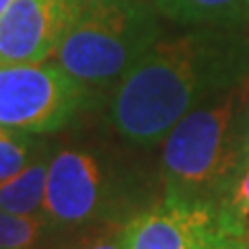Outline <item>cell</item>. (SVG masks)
<instances>
[{"instance_id":"obj_1","label":"cell","mask_w":249,"mask_h":249,"mask_svg":"<svg viewBox=\"0 0 249 249\" xmlns=\"http://www.w3.org/2000/svg\"><path fill=\"white\" fill-rule=\"evenodd\" d=\"M247 75L249 40L241 27H193L158 40L121 77L108 119L124 142L150 147L189 110L243 85Z\"/></svg>"},{"instance_id":"obj_2","label":"cell","mask_w":249,"mask_h":249,"mask_svg":"<svg viewBox=\"0 0 249 249\" xmlns=\"http://www.w3.org/2000/svg\"><path fill=\"white\" fill-rule=\"evenodd\" d=\"M249 156L247 81L206 100L164 139V193L218 204Z\"/></svg>"},{"instance_id":"obj_3","label":"cell","mask_w":249,"mask_h":249,"mask_svg":"<svg viewBox=\"0 0 249 249\" xmlns=\"http://www.w3.org/2000/svg\"><path fill=\"white\" fill-rule=\"evenodd\" d=\"M158 11L147 0H83L54 60L88 88L119 83L160 40Z\"/></svg>"},{"instance_id":"obj_4","label":"cell","mask_w":249,"mask_h":249,"mask_svg":"<svg viewBox=\"0 0 249 249\" xmlns=\"http://www.w3.org/2000/svg\"><path fill=\"white\" fill-rule=\"evenodd\" d=\"M89 102V88L56 60L0 62V127L54 133L71 124Z\"/></svg>"},{"instance_id":"obj_5","label":"cell","mask_w":249,"mask_h":249,"mask_svg":"<svg viewBox=\"0 0 249 249\" xmlns=\"http://www.w3.org/2000/svg\"><path fill=\"white\" fill-rule=\"evenodd\" d=\"M123 193L124 187L96 154L69 147L50 158L44 214L56 229L116 222Z\"/></svg>"},{"instance_id":"obj_6","label":"cell","mask_w":249,"mask_h":249,"mask_svg":"<svg viewBox=\"0 0 249 249\" xmlns=\"http://www.w3.org/2000/svg\"><path fill=\"white\" fill-rule=\"evenodd\" d=\"M124 249H227L214 204L164 193L123 224Z\"/></svg>"},{"instance_id":"obj_7","label":"cell","mask_w":249,"mask_h":249,"mask_svg":"<svg viewBox=\"0 0 249 249\" xmlns=\"http://www.w3.org/2000/svg\"><path fill=\"white\" fill-rule=\"evenodd\" d=\"M83 0H15L0 19V62H44L58 50Z\"/></svg>"},{"instance_id":"obj_8","label":"cell","mask_w":249,"mask_h":249,"mask_svg":"<svg viewBox=\"0 0 249 249\" xmlns=\"http://www.w3.org/2000/svg\"><path fill=\"white\" fill-rule=\"evenodd\" d=\"M156 11L189 27H241L247 0H147Z\"/></svg>"},{"instance_id":"obj_9","label":"cell","mask_w":249,"mask_h":249,"mask_svg":"<svg viewBox=\"0 0 249 249\" xmlns=\"http://www.w3.org/2000/svg\"><path fill=\"white\" fill-rule=\"evenodd\" d=\"M50 158L46 152L17 175L0 181V208L13 214H44Z\"/></svg>"},{"instance_id":"obj_10","label":"cell","mask_w":249,"mask_h":249,"mask_svg":"<svg viewBox=\"0 0 249 249\" xmlns=\"http://www.w3.org/2000/svg\"><path fill=\"white\" fill-rule=\"evenodd\" d=\"M224 235L249 243V156L216 204Z\"/></svg>"},{"instance_id":"obj_11","label":"cell","mask_w":249,"mask_h":249,"mask_svg":"<svg viewBox=\"0 0 249 249\" xmlns=\"http://www.w3.org/2000/svg\"><path fill=\"white\" fill-rule=\"evenodd\" d=\"M56 229L46 214H13L0 208V249H37Z\"/></svg>"},{"instance_id":"obj_12","label":"cell","mask_w":249,"mask_h":249,"mask_svg":"<svg viewBox=\"0 0 249 249\" xmlns=\"http://www.w3.org/2000/svg\"><path fill=\"white\" fill-rule=\"evenodd\" d=\"M46 152L48 143L36 137V133L0 127V181L17 175Z\"/></svg>"},{"instance_id":"obj_13","label":"cell","mask_w":249,"mask_h":249,"mask_svg":"<svg viewBox=\"0 0 249 249\" xmlns=\"http://www.w3.org/2000/svg\"><path fill=\"white\" fill-rule=\"evenodd\" d=\"M123 224L124 222H108L102 231H98L93 237L79 241L73 249H124Z\"/></svg>"},{"instance_id":"obj_14","label":"cell","mask_w":249,"mask_h":249,"mask_svg":"<svg viewBox=\"0 0 249 249\" xmlns=\"http://www.w3.org/2000/svg\"><path fill=\"white\" fill-rule=\"evenodd\" d=\"M15 2V0H0V19H2V15L9 11V6Z\"/></svg>"},{"instance_id":"obj_15","label":"cell","mask_w":249,"mask_h":249,"mask_svg":"<svg viewBox=\"0 0 249 249\" xmlns=\"http://www.w3.org/2000/svg\"><path fill=\"white\" fill-rule=\"evenodd\" d=\"M227 249H249L247 243H241V241H231Z\"/></svg>"},{"instance_id":"obj_16","label":"cell","mask_w":249,"mask_h":249,"mask_svg":"<svg viewBox=\"0 0 249 249\" xmlns=\"http://www.w3.org/2000/svg\"><path fill=\"white\" fill-rule=\"evenodd\" d=\"M247 25H249V0H247Z\"/></svg>"},{"instance_id":"obj_17","label":"cell","mask_w":249,"mask_h":249,"mask_svg":"<svg viewBox=\"0 0 249 249\" xmlns=\"http://www.w3.org/2000/svg\"><path fill=\"white\" fill-rule=\"evenodd\" d=\"M247 93H249V79H247Z\"/></svg>"}]
</instances>
